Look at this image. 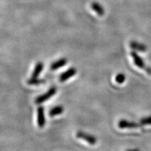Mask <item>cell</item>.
<instances>
[{
  "instance_id": "obj_1",
  "label": "cell",
  "mask_w": 151,
  "mask_h": 151,
  "mask_svg": "<svg viewBox=\"0 0 151 151\" xmlns=\"http://www.w3.org/2000/svg\"><path fill=\"white\" fill-rule=\"evenodd\" d=\"M130 55L133 58L135 64L138 68L144 69L148 74L151 75V68L148 67V66L145 65L143 59L140 58L135 51H132L130 52Z\"/></svg>"
},
{
  "instance_id": "obj_2",
  "label": "cell",
  "mask_w": 151,
  "mask_h": 151,
  "mask_svg": "<svg viewBox=\"0 0 151 151\" xmlns=\"http://www.w3.org/2000/svg\"><path fill=\"white\" fill-rule=\"evenodd\" d=\"M56 93H57L56 87L55 86L51 87L45 93L42 94L41 95L37 96L35 100V103L36 104L43 103L45 101H47V100H49V99L52 97L54 95H55Z\"/></svg>"
},
{
  "instance_id": "obj_3",
  "label": "cell",
  "mask_w": 151,
  "mask_h": 151,
  "mask_svg": "<svg viewBox=\"0 0 151 151\" xmlns=\"http://www.w3.org/2000/svg\"><path fill=\"white\" fill-rule=\"evenodd\" d=\"M76 136L78 139H82L84 141H86L88 143H89L91 145H94L96 144L97 139L95 137H94L93 135H90L89 134L85 133V132H84L83 131L78 132Z\"/></svg>"
},
{
  "instance_id": "obj_4",
  "label": "cell",
  "mask_w": 151,
  "mask_h": 151,
  "mask_svg": "<svg viewBox=\"0 0 151 151\" xmlns=\"http://www.w3.org/2000/svg\"><path fill=\"white\" fill-rule=\"evenodd\" d=\"M118 126L120 129H135L142 127L140 123H137L134 122H129L126 120H121L119 121Z\"/></svg>"
},
{
  "instance_id": "obj_5",
  "label": "cell",
  "mask_w": 151,
  "mask_h": 151,
  "mask_svg": "<svg viewBox=\"0 0 151 151\" xmlns=\"http://www.w3.org/2000/svg\"><path fill=\"white\" fill-rule=\"evenodd\" d=\"M77 73V69L74 68H70L66 71L61 74L59 76V81L61 83H64L70 78L73 77Z\"/></svg>"
},
{
  "instance_id": "obj_6",
  "label": "cell",
  "mask_w": 151,
  "mask_h": 151,
  "mask_svg": "<svg viewBox=\"0 0 151 151\" xmlns=\"http://www.w3.org/2000/svg\"><path fill=\"white\" fill-rule=\"evenodd\" d=\"M37 124L40 128H43L45 125L44 108L40 106L37 109Z\"/></svg>"
},
{
  "instance_id": "obj_7",
  "label": "cell",
  "mask_w": 151,
  "mask_h": 151,
  "mask_svg": "<svg viewBox=\"0 0 151 151\" xmlns=\"http://www.w3.org/2000/svg\"><path fill=\"white\" fill-rule=\"evenodd\" d=\"M68 63V60L65 58H61L58 60L55 61L54 63L51 64L50 69L52 70H55L59 68L64 67V66Z\"/></svg>"
},
{
  "instance_id": "obj_8",
  "label": "cell",
  "mask_w": 151,
  "mask_h": 151,
  "mask_svg": "<svg viewBox=\"0 0 151 151\" xmlns=\"http://www.w3.org/2000/svg\"><path fill=\"white\" fill-rule=\"evenodd\" d=\"M129 46L130 48L134 50H137L140 52H145L147 50V47H146V45L135 41L130 42Z\"/></svg>"
},
{
  "instance_id": "obj_9",
  "label": "cell",
  "mask_w": 151,
  "mask_h": 151,
  "mask_svg": "<svg viewBox=\"0 0 151 151\" xmlns=\"http://www.w3.org/2000/svg\"><path fill=\"white\" fill-rule=\"evenodd\" d=\"M44 64L42 62L37 63L35 66V68L34 69V71H33L32 74V78H38L42 70L44 69Z\"/></svg>"
},
{
  "instance_id": "obj_10",
  "label": "cell",
  "mask_w": 151,
  "mask_h": 151,
  "mask_svg": "<svg viewBox=\"0 0 151 151\" xmlns=\"http://www.w3.org/2000/svg\"><path fill=\"white\" fill-rule=\"evenodd\" d=\"M63 111H64V107L63 106L58 105L52 108V109L49 111V115L50 116L54 117L57 115L62 114Z\"/></svg>"
},
{
  "instance_id": "obj_11",
  "label": "cell",
  "mask_w": 151,
  "mask_h": 151,
  "mask_svg": "<svg viewBox=\"0 0 151 151\" xmlns=\"http://www.w3.org/2000/svg\"><path fill=\"white\" fill-rule=\"evenodd\" d=\"M91 8L98 15L103 16L105 13V10H104V8L101 6V4L97 2H93L91 4Z\"/></svg>"
},
{
  "instance_id": "obj_12",
  "label": "cell",
  "mask_w": 151,
  "mask_h": 151,
  "mask_svg": "<svg viewBox=\"0 0 151 151\" xmlns=\"http://www.w3.org/2000/svg\"><path fill=\"white\" fill-rule=\"evenodd\" d=\"M45 83L44 79H39L38 78H32L27 80V83L29 85H39Z\"/></svg>"
},
{
  "instance_id": "obj_13",
  "label": "cell",
  "mask_w": 151,
  "mask_h": 151,
  "mask_svg": "<svg viewBox=\"0 0 151 151\" xmlns=\"http://www.w3.org/2000/svg\"><path fill=\"white\" fill-rule=\"evenodd\" d=\"M125 76L124 74L123 73H119L118 74L116 77H115V81L117 83L119 84H122L123 83H124L125 80Z\"/></svg>"
},
{
  "instance_id": "obj_14",
  "label": "cell",
  "mask_w": 151,
  "mask_h": 151,
  "mask_svg": "<svg viewBox=\"0 0 151 151\" xmlns=\"http://www.w3.org/2000/svg\"><path fill=\"white\" fill-rule=\"evenodd\" d=\"M140 123L142 126L151 125V116H149L147 117H144L143 119H142L140 120Z\"/></svg>"
}]
</instances>
